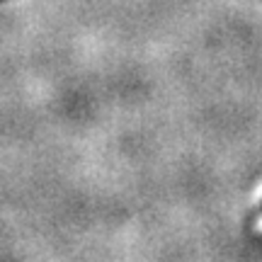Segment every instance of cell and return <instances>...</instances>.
Here are the masks:
<instances>
[{"instance_id": "6da1fadb", "label": "cell", "mask_w": 262, "mask_h": 262, "mask_svg": "<svg viewBox=\"0 0 262 262\" xmlns=\"http://www.w3.org/2000/svg\"><path fill=\"white\" fill-rule=\"evenodd\" d=\"M260 231H262V221H260Z\"/></svg>"}]
</instances>
